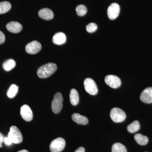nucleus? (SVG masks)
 Instances as JSON below:
<instances>
[{"mask_svg":"<svg viewBox=\"0 0 152 152\" xmlns=\"http://www.w3.org/2000/svg\"><path fill=\"white\" fill-rule=\"evenodd\" d=\"M57 69L56 65L54 63H48L38 69L37 74L41 78H47L53 75Z\"/></svg>","mask_w":152,"mask_h":152,"instance_id":"nucleus-1","label":"nucleus"},{"mask_svg":"<svg viewBox=\"0 0 152 152\" xmlns=\"http://www.w3.org/2000/svg\"><path fill=\"white\" fill-rule=\"evenodd\" d=\"M8 137L10 139L12 142L15 144L21 143L23 141L22 133L15 126L11 127Z\"/></svg>","mask_w":152,"mask_h":152,"instance_id":"nucleus-2","label":"nucleus"},{"mask_svg":"<svg viewBox=\"0 0 152 152\" xmlns=\"http://www.w3.org/2000/svg\"><path fill=\"white\" fill-rule=\"evenodd\" d=\"M63 97L61 93L58 92L55 95L54 99L52 101L51 107L52 110L55 114H58L63 107Z\"/></svg>","mask_w":152,"mask_h":152,"instance_id":"nucleus-3","label":"nucleus"},{"mask_svg":"<svg viewBox=\"0 0 152 152\" xmlns=\"http://www.w3.org/2000/svg\"><path fill=\"white\" fill-rule=\"evenodd\" d=\"M111 118L114 122H122L126 118V113L121 109L119 108H113L110 113Z\"/></svg>","mask_w":152,"mask_h":152,"instance_id":"nucleus-4","label":"nucleus"},{"mask_svg":"<svg viewBox=\"0 0 152 152\" xmlns=\"http://www.w3.org/2000/svg\"><path fill=\"white\" fill-rule=\"evenodd\" d=\"M65 145V140L62 138H58L51 142L50 149L51 152H61L64 149Z\"/></svg>","mask_w":152,"mask_h":152,"instance_id":"nucleus-5","label":"nucleus"},{"mask_svg":"<svg viewBox=\"0 0 152 152\" xmlns=\"http://www.w3.org/2000/svg\"><path fill=\"white\" fill-rule=\"evenodd\" d=\"M85 90L87 93L92 95H95L98 93L97 85L93 79L88 78L85 79L84 82Z\"/></svg>","mask_w":152,"mask_h":152,"instance_id":"nucleus-6","label":"nucleus"},{"mask_svg":"<svg viewBox=\"0 0 152 152\" xmlns=\"http://www.w3.org/2000/svg\"><path fill=\"white\" fill-rule=\"evenodd\" d=\"M104 80L108 86L113 88H119L121 84V79L117 76L113 75H109L106 76Z\"/></svg>","mask_w":152,"mask_h":152,"instance_id":"nucleus-7","label":"nucleus"},{"mask_svg":"<svg viewBox=\"0 0 152 152\" xmlns=\"http://www.w3.org/2000/svg\"><path fill=\"white\" fill-rule=\"evenodd\" d=\"M42 49V45L39 42L34 41L29 43L26 46V51L30 54H35L40 51Z\"/></svg>","mask_w":152,"mask_h":152,"instance_id":"nucleus-8","label":"nucleus"},{"mask_svg":"<svg viewBox=\"0 0 152 152\" xmlns=\"http://www.w3.org/2000/svg\"><path fill=\"white\" fill-rule=\"evenodd\" d=\"M120 12L119 5L117 3H113L109 6L108 8V16L110 20H115L118 16Z\"/></svg>","mask_w":152,"mask_h":152,"instance_id":"nucleus-9","label":"nucleus"},{"mask_svg":"<svg viewBox=\"0 0 152 152\" xmlns=\"http://www.w3.org/2000/svg\"><path fill=\"white\" fill-rule=\"evenodd\" d=\"M20 115L26 121H31L33 119L32 111L28 105H24L21 107Z\"/></svg>","mask_w":152,"mask_h":152,"instance_id":"nucleus-10","label":"nucleus"},{"mask_svg":"<svg viewBox=\"0 0 152 152\" xmlns=\"http://www.w3.org/2000/svg\"><path fill=\"white\" fill-rule=\"evenodd\" d=\"M141 100L146 104L152 103V88L148 87L142 92L140 96Z\"/></svg>","mask_w":152,"mask_h":152,"instance_id":"nucleus-11","label":"nucleus"},{"mask_svg":"<svg viewBox=\"0 0 152 152\" xmlns=\"http://www.w3.org/2000/svg\"><path fill=\"white\" fill-rule=\"evenodd\" d=\"M7 29L10 32L18 33L21 31L23 27L21 24L17 22H11L6 26Z\"/></svg>","mask_w":152,"mask_h":152,"instance_id":"nucleus-12","label":"nucleus"},{"mask_svg":"<svg viewBox=\"0 0 152 152\" xmlns=\"http://www.w3.org/2000/svg\"><path fill=\"white\" fill-rule=\"evenodd\" d=\"M38 15L41 18L47 20H52L54 17L53 11L48 8L42 9L39 11Z\"/></svg>","mask_w":152,"mask_h":152,"instance_id":"nucleus-13","label":"nucleus"},{"mask_svg":"<svg viewBox=\"0 0 152 152\" xmlns=\"http://www.w3.org/2000/svg\"><path fill=\"white\" fill-rule=\"evenodd\" d=\"M53 42L57 45H61L64 44L66 41V35L64 33H56L53 38Z\"/></svg>","mask_w":152,"mask_h":152,"instance_id":"nucleus-14","label":"nucleus"},{"mask_svg":"<svg viewBox=\"0 0 152 152\" xmlns=\"http://www.w3.org/2000/svg\"><path fill=\"white\" fill-rule=\"evenodd\" d=\"M72 119L78 124L86 125L88 123V120L86 117L78 113H74L72 115Z\"/></svg>","mask_w":152,"mask_h":152,"instance_id":"nucleus-15","label":"nucleus"},{"mask_svg":"<svg viewBox=\"0 0 152 152\" xmlns=\"http://www.w3.org/2000/svg\"><path fill=\"white\" fill-rule=\"evenodd\" d=\"M70 101L71 103L74 106L78 104L79 102L78 93L75 89H72L70 93Z\"/></svg>","mask_w":152,"mask_h":152,"instance_id":"nucleus-16","label":"nucleus"},{"mask_svg":"<svg viewBox=\"0 0 152 152\" xmlns=\"http://www.w3.org/2000/svg\"><path fill=\"white\" fill-rule=\"evenodd\" d=\"M134 139L136 142L141 145H145L148 142V137L140 134H137L135 135Z\"/></svg>","mask_w":152,"mask_h":152,"instance_id":"nucleus-17","label":"nucleus"},{"mask_svg":"<svg viewBox=\"0 0 152 152\" xmlns=\"http://www.w3.org/2000/svg\"><path fill=\"white\" fill-rule=\"evenodd\" d=\"M140 126L138 121H134L127 126V130L129 132L134 133L138 132L140 129Z\"/></svg>","mask_w":152,"mask_h":152,"instance_id":"nucleus-18","label":"nucleus"},{"mask_svg":"<svg viewBox=\"0 0 152 152\" xmlns=\"http://www.w3.org/2000/svg\"><path fill=\"white\" fill-rule=\"evenodd\" d=\"M15 66V62L13 59L7 60L3 64V68L6 71L11 70Z\"/></svg>","mask_w":152,"mask_h":152,"instance_id":"nucleus-19","label":"nucleus"},{"mask_svg":"<svg viewBox=\"0 0 152 152\" xmlns=\"http://www.w3.org/2000/svg\"><path fill=\"white\" fill-rule=\"evenodd\" d=\"M11 9L10 3L8 1L0 2V14H3L7 12Z\"/></svg>","mask_w":152,"mask_h":152,"instance_id":"nucleus-20","label":"nucleus"},{"mask_svg":"<svg viewBox=\"0 0 152 152\" xmlns=\"http://www.w3.org/2000/svg\"><path fill=\"white\" fill-rule=\"evenodd\" d=\"M18 90V87L16 85L13 84L11 85L7 92V96L10 98H13L15 96Z\"/></svg>","mask_w":152,"mask_h":152,"instance_id":"nucleus-21","label":"nucleus"},{"mask_svg":"<svg viewBox=\"0 0 152 152\" xmlns=\"http://www.w3.org/2000/svg\"><path fill=\"white\" fill-rule=\"evenodd\" d=\"M112 152H127L124 145L120 143L113 144L112 148Z\"/></svg>","mask_w":152,"mask_h":152,"instance_id":"nucleus-22","label":"nucleus"},{"mask_svg":"<svg viewBox=\"0 0 152 152\" xmlns=\"http://www.w3.org/2000/svg\"><path fill=\"white\" fill-rule=\"evenodd\" d=\"M76 11L79 16H84L87 13V9L83 5H80L76 7Z\"/></svg>","mask_w":152,"mask_h":152,"instance_id":"nucleus-23","label":"nucleus"},{"mask_svg":"<svg viewBox=\"0 0 152 152\" xmlns=\"http://www.w3.org/2000/svg\"><path fill=\"white\" fill-rule=\"evenodd\" d=\"M86 30L88 32L90 33H92L94 32L97 29L98 27L97 25L95 23H90L87 25L86 28Z\"/></svg>","mask_w":152,"mask_h":152,"instance_id":"nucleus-24","label":"nucleus"},{"mask_svg":"<svg viewBox=\"0 0 152 152\" xmlns=\"http://www.w3.org/2000/svg\"><path fill=\"white\" fill-rule=\"evenodd\" d=\"M5 40V37L2 32L0 31V45L4 42Z\"/></svg>","mask_w":152,"mask_h":152,"instance_id":"nucleus-25","label":"nucleus"},{"mask_svg":"<svg viewBox=\"0 0 152 152\" xmlns=\"http://www.w3.org/2000/svg\"><path fill=\"white\" fill-rule=\"evenodd\" d=\"M4 142L5 143L6 145H11L12 143V141L8 137L4 138Z\"/></svg>","mask_w":152,"mask_h":152,"instance_id":"nucleus-26","label":"nucleus"},{"mask_svg":"<svg viewBox=\"0 0 152 152\" xmlns=\"http://www.w3.org/2000/svg\"><path fill=\"white\" fill-rule=\"evenodd\" d=\"M3 141H4V137L3 134L0 133V148L2 147V144Z\"/></svg>","mask_w":152,"mask_h":152,"instance_id":"nucleus-27","label":"nucleus"},{"mask_svg":"<svg viewBox=\"0 0 152 152\" xmlns=\"http://www.w3.org/2000/svg\"><path fill=\"white\" fill-rule=\"evenodd\" d=\"M85 149L83 147H80L78 148L77 149V150L75 151V152H85Z\"/></svg>","mask_w":152,"mask_h":152,"instance_id":"nucleus-28","label":"nucleus"},{"mask_svg":"<svg viewBox=\"0 0 152 152\" xmlns=\"http://www.w3.org/2000/svg\"><path fill=\"white\" fill-rule=\"evenodd\" d=\"M18 152H29L27 150H21V151H19Z\"/></svg>","mask_w":152,"mask_h":152,"instance_id":"nucleus-29","label":"nucleus"}]
</instances>
